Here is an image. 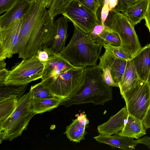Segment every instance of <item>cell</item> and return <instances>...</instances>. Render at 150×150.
<instances>
[{"instance_id":"9","label":"cell","mask_w":150,"mask_h":150,"mask_svg":"<svg viewBox=\"0 0 150 150\" xmlns=\"http://www.w3.org/2000/svg\"><path fill=\"white\" fill-rule=\"evenodd\" d=\"M43 0H32L30 8L23 18L18 44L14 54L23 52L34 28L47 10Z\"/></svg>"},{"instance_id":"19","label":"cell","mask_w":150,"mask_h":150,"mask_svg":"<svg viewBox=\"0 0 150 150\" xmlns=\"http://www.w3.org/2000/svg\"><path fill=\"white\" fill-rule=\"evenodd\" d=\"M68 20L64 16L59 18L54 21L55 29L54 40L52 50L57 53H60L65 48L68 34Z\"/></svg>"},{"instance_id":"11","label":"cell","mask_w":150,"mask_h":150,"mask_svg":"<svg viewBox=\"0 0 150 150\" xmlns=\"http://www.w3.org/2000/svg\"><path fill=\"white\" fill-rule=\"evenodd\" d=\"M23 18L16 21L9 26L0 29V61L10 58L14 54Z\"/></svg>"},{"instance_id":"39","label":"cell","mask_w":150,"mask_h":150,"mask_svg":"<svg viewBox=\"0 0 150 150\" xmlns=\"http://www.w3.org/2000/svg\"><path fill=\"white\" fill-rule=\"evenodd\" d=\"M143 123L146 129L150 128V108L143 121Z\"/></svg>"},{"instance_id":"42","label":"cell","mask_w":150,"mask_h":150,"mask_svg":"<svg viewBox=\"0 0 150 150\" xmlns=\"http://www.w3.org/2000/svg\"><path fill=\"white\" fill-rule=\"evenodd\" d=\"M6 65L4 60L0 61V70L5 68Z\"/></svg>"},{"instance_id":"10","label":"cell","mask_w":150,"mask_h":150,"mask_svg":"<svg viewBox=\"0 0 150 150\" xmlns=\"http://www.w3.org/2000/svg\"><path fill=\"white\" fill-rule=\"evenodd\" d=\"M62 15L83 32H91L95 25L101 23L98 16L77 0H74Z\"/></svg>"},{"instance_id":"33","label":"cell","mask_w":150,"mask_h":150,"mask_svg":"<svg viewBox=\"0 0 150 150\" xmlns=\"http://www.w3.org/2000/svg\"><path fill=\"white\" fill-rule=\"evenodd\" d=\"M102 70L103 71L102 75L103 79L108 85L111 87H119L118 84L113 81L110 69L109 67L105 68Z\"/></svg>"},{"instance_id":"21","label":"cell","mask_w":150,"mask_h":150,"mask_svg":"<svg viewBox=\"0 0 150 150\" xmlns=\"http://www.w3.org/2000/svg\"><path fill=\"white\" fill-rule=\"evenodd\" d=\"M149 0H138L130 6L123 13L134 25L144 19L146 15Z\"/></svg>"},{"instance_id":"26","label":"cell","mask_w":150,"mask_h":150,"mask_svg":"<svg viewBox=\"0 0 150 150\" xmlns=\"http://www.w3.org/2000/svg\"><path fill=\"white\" fill-rule=\"evenodd\" d=\"M74 0H52L48 10L51 17L53 18L64 12L71 2Z\"/></svg>"},{"instance_id":"18","label":"cell","mask_w":150,"mask_h":150,"mask_svg":"<svg viewBox=\"0 0 150 150\" xmlns=\"http://www.w3.org/2000/svg\"><path fill=\"white\" fill-rule=\"evenodd\" d=\"M93 138L100 143L124 150H134L137 145L134 142L133 138L120 135L119 134L109 136L99 134Z\"/></svg>"},{"instance_id":"7","label":"cell","mask_w":150,"mask_h":150,"mask_svg":"<svg viewBox=\"0 0 150 150\" xmlns=\"http://www.w3.org/2000/svg\"><path fill=\"white\" fill-rule=\"evenodd\" d=\"M121 95L125 101L128 114L143 122L150 108V89L147 82L138 79Z\"/></svg>"},{"instance_id":"22","label":"cell","mask_w":150,"mask_h":150,"mask_svg":"<svg viewBox=\"0 0 150 150\" xmlns=\"http://www.w3.org/2000/svg\"><path fill=\"white\" fill-rule=\"evenodd\" d=\"M139 79L135 68L131 59L127 60L126 68L119 85L121 95L129 89Z\"/></svg>"},{"instance_id":"41","label":"cell","mask_w":150,"mask_h":150,"mask_svg":"<svg viewBox=\"0 0 150 150\" xmlns=\"http://www.w3.org/2000/svg\"><path fill=\"white\" fill-rule=\"evenodd\" d=\"M47 8H49L51 5L52 0H43Z\"/></svg>"},{"instance_id":"12","label":"cell","mask_w":150,"mask_h":150,"mask_svg":"<svg viewBox=\"0 0 150 150\" xmlns=\"http://www.w3.org/2000/svg\"><path fill=\"white\" fill-rule=\"evenodd\" d=\"M98 65L101 70L108 67L110 70L113 81L118 85L121 80L126 66L127 60L116 56L112 52L105 49L103 54L100 57Z\"/></svg>"},{"instance_id":"37","label":"cell","mask_w":150,"mask_h":150,"mask_svg":"<svg viewBox=\"0 0 150 150\" xmlns=\"http://www.w3.org/2000/svg\"><path fill=\"white\" fill-rule=\"evenodd\" d=\"M144 19L145 20V25L148 29L150 33V0H149L148 8Z\"/></svg>"},{"instance_id":"29","label":"cell","mask_w":150,"mask_h":150,"mask_svg":"<svg viewBox=\"0 0 150 150\" xmlns=\"http://www.w3.org/2000/svg\"><path fill=\"white\" fill-rule=\"evenodd\" d=\"M105 49H107L112 52L116 56L127 60L130 59L132 58L129 54L120 46H115L108 44H105L103 45Z\"/></svg>"},{"instance_id":"20","label":"cell","mask_w":150,"mask_h":150,"mask_svg":"<svg viewBox=\"0 0 150 150\" xmlns=\"http://www.w3.org/2000/svg\"><path fill=\"white\" fill-rule=\"evenodd\" d=\"M146 133L143 122L135 116L128 114L124 127L119 134L138 139Z\"/></svg>"},{"instance_id":"34","label":"cell","mask_w":150,"mask_h":150,"mask_svg":"<svg viewBox=\"0 0 150 150\" xmlns=\"http://www.w3.org/2000/svg\"><path fill=\"white\" fill-rule=\"evenodd\" d=\"M138 0H117V4L115 8L122 13L127 9Z\"/></svg>"},{"instance_id":"3","label":"cell","mask_w":150,"mask_h":150,"mask_svg":"<svg viewBox=\"0 0 150 150\" xmlns=\"http://www.w3.org/2000/svg\"><path fill=\"white\" fill-rule=\"evenodd\" d=\"M31 98L30 91L21 96L12 114L0 124L1 143L3 140L12 141L27 129L30 120L35 115L31 109Z\"/></svg>"},{"instance_id":"15","label":"cell","mask_w":150,"mask_h":150,"mask_svg":"<svg viewBox=\"0 0 150 150\" xmlns=\"http://www.w3.org/2000/svg\"><path fill=\"white\" fill-rule=\"evenodd\" d=\"M32 0H18L10 9L0 16V29L5 28L21 18L29 10Z\"/></svg>"},{"instance_id":"2","label":"cell","mask_w":150,"mask_h":150,"mask_svg":"<svg viewBox=\"0 0 150 150\" xmlns=\"http://www.w3.org/2000/svg\"><path fill=\"white\" fill-rule=\"evenodd\" d=\"M74 26L69 42L59 54L75 67L96 66L103 45L96 43L90 33H85Z\"/></svg>"},{"instance_id":"31","label":"cell","mask_w":150,"mask_h":150,"mask_svg":"<svg viewBox=\"0 0 150 150\" xmlns=\"http://www.w3.org/2000/svg\"><path fill=\"white\" fill-rule=\"evenodd\" d=\"M105 26L101 23L96 24L92 31L90 32L91 37L95 42L98 44H103L105 43L100 39L99 35L103 30Z\"/></svg>"},{"instance_id":"27","label":"cell","mask_w":150,"mask_h":150,"mask_svg":"<svg viewBox=\"0 0 150 150\" xmlns=\"http://www.w3.org/2000/svg\"><path fill=\"white\" fill-rule=\"evenodd\" d=\"M100 40L105 44L120 46L121 41L119 35L105 26V28L99 35Z\"/></svg>"},{"instance_id":"6","label":"cell","mask_w":150,"mask_h":150,"mask_svg":"<svg viewBox=\"0 0 150 150\" xmlns=\"http://www.w3.org/2000/svg\"><path fill=\"white\" fill-rule=\"evenodd\" d=\"M54 22L47 10L34 28L19 58L28 59L35 55L39 50L52 47L55 34Z\"/></svg>"},{"instance_id":"14","label":"cell","mask_w":150,"mask_h":150,"mask_svg":"<svg viewBox=\"0 0 150 150\" xmlns=\"http://www.w3.org/2000/svg\"><path fill=\"white\" fill-rule=\"evenodd\" d=\"M128 115L126 106L111 117L105 122L99 125L97 130L100 134L109 136L119 134L123 129Z\"/></svg>"},{"instance_id":"17","label":"cell","mask_w":150,"mask_h":150,"mask_svg":"<svg viewBox=\"0 0 150 150\" xmlns=\"http://www.w3.org/2000/svg\"><path fill=\"white\" fill-rule=\"evenodd\" d=\"M75 116L77 118L73 120L72 122L66 127L64 133L70 141L80 142L85 139L84 136L87 133L85 129L89 124V120L83 112Z\"/></svg>"},{"instance_id":"38","label":"cell","mask_w":150,"mask_h":150,"mask_svg":"<svg viewBox=\"0 0 150 150\" xmlns=\"http://www.w3.org/2000/svg\"><path fill=\"white\" fill-rule=\"evenodd\" d=\"M9 71L6 68L0 70V85L4 84Z\"/></svg>"},{"instance_id":"16","label":"cell","mask_w":150,"mask_h":150,"mask_svg":"<svg viewBox=\"0 0 150 150\" xmlns=\"http://www.w3.org/2000/svg\"><path fill=\"white\" fill-rule=\"evenodd\" d=\"M139 79L147 82L150 72V44L142 48L131 59Z\"/></svg>"},{"instance_id":"32","label":"cell","mask_w":150,"mask_h":150,"mask_svg":"<svg viewBox=\"0 0 150 150\" xmlns=\"http://www.w3.org/2000/svg\"><path fill=\"white\" fill-rule=\"evenodd\" d=\"M54 52L51 47H47L38 50L36 54L39 59L43 63L49 60Z\"/></svg>"},{"instance_id":"30","label":"cell","mask_w":150,"mask_h":150,"mask_svg":"<svg viewBox=\"0 0 150 150\" xmlns=\"http://www.w3.org/2000/svg\"><path fill=\"white\" fill-rule=\"evenodd\" d=\"M98 16V10L101 7L99 0H77Z\"/></svg>"},{"instance_id":"25","label":"cell","mask_w":150,"mask_h":150,"mask_svg":"<svg viewBox=\"0 0 150 150\" xmlns=\"http://www.w3.org/2000/svg\"><path fill=\"white\" fill-rule=\"evenodd\" d=\"M18 99L16 97L0 101V124L4 122L15 109Z\"/></svg>"},{"instance_id":"23","label":"cell","mask_w":150,"mask_h":150,"mask_svg":"<svg viewBox=\"0 0 150 150\" xmlns=\"http://www.w3.org/2000/svg\"><path fill=\"white\" fill-rule=\"evenodd\" d=\"M63 99L59 98H31V107L35 114L50 111L60 105Z\"/></svg>"},{"instance_id":"24","label":"cell","mask_w":150,"mask_h":150,"mask_svg":"<svg viewBox=\"0 0 150 150\" xmlns=\"http://www.w3.org/2000/svg\"><path fill=\"white\" fill-rule=\"evenodd\" d=\"M28 85V83L0 85V101L14 97L19 99L25 92Z\"/></svg>"},{"instance_id":"1","label":"cell","mask_w":150,"mask_h":150,"mask_svg":"<svg viewBox=\"0 0 150 150\" xmlns=\"http://www.w3.org/2000/svg\"><path fill=\"white\" fill-rule=\"evenodd\" d=\"M102 74L98 65L85 67L81 85L73 95L63 100L60 105L68 107L89 103L103 105L112 100V87L104 81Z\"/></svg>"},{"instance_id":"44","label":"cell","mask_w":150,"mask_h":150,"mask_svg":"<svg viewBox=\"0 0 150 150\" xmlns=\"http://www.w3.org/2000/svg\"><path fill=\"white\" fill-rule=\"evenodd\" d=\"M101 4V7H102L103 5L105 0H99Z\"/></svg>"},{"instance_id":"4","label":"cell","mask_w":150,"mask_h":150,"mask_svg":"<svg viewBox=\"0 0 150 150\" xmlns=\"http://www.w3.org/2000/svg\"><path fill=\"white\" fill-rule=\"evenodd\" d=\"M104 25L119 36L120 46L133 57L142 48L134 26L127 17L115 8L109 11Z\"/></svg>"},{"instance_id":"35","label":"cell","mask_w":150,"mask_h":150,"mask_svg":"<svg viewBox=\"0 0 150 150\" xmlns=\"http://www.w3.org/2000/svg\"><path fill=\"white\" fill-rule=\"evenodd\" d=\"M18 0H0V14L12 8Z\"/></svg>"},{"instance_id":"36","label":"cell","mask_w":150,"mask_h":150,"mask_svg":"<svg viewBox=\"0 0 150 150\" xmlns=\"http://www.w3.org/2000/svg\"><path fill=\"white\" fill-rule=\"evenodd\" d=\"M109 11L108 0H105L104 5L101 8L100 18L101 23L103 25L108 16Z\"/></svg>"},{"instance_id":"40","label":"cell","mask_w":150,"mask_h":150,"mask_svg":"<svg viewBox=\"0 0 150 150\" xmlns=\"http://www.w3.org/2000/svg\"><path fill=\"white\" fill-rule=\"evenodd\" d=\"M109 11L115 8L117 4V0H108Z\"/></svg>"},{"instance_id":"5","label":"cell","mask_w":150,"mask_h":150,"mask_svg":"<svg viewBox=\"0 0 150 150\" xmlns=\"http://www.w3.org/2000/svg\"><path fill=\"white\" fill-rule=\"evenodd\" d=\"M85 67H76L41 82L54 95L63 100L73 95L80 87Z\"/></svg>"},{"instance_id":"45","label":"cell","mask_w":150,"mask_h":150,"mask_svg":"<svg viewBox=\"0 0 150 150\" xmlns=\"http://www.w3.org/2000/svg\"></svg>"},{"instance_id":"28","label":"cell","mask_w":150,"mask_h":150,"mask_svg":"<svg viewBox=\"0 0 150 150\" xmlns=\"http://www.w3.org/2000/svg\"><path fill=\"white\" fill-rule=\"evenodd\" d=\"M30 91L31 93L32 98H33L42 99L58 98L54 95L48 89L45 88L41 82L31 86Z\"/></svg>"},{"instance_id":"43","label":"cell","mask_w":150,"mask_h":150,"mask_svg":"<svg viewBox=\"0 0 150 150\" xmlns=\"http://www.w3.org/2000/svg\"><path fill=\"white\" fill-rule=\"evenodd\" d=\"M147 82L148 83V85L149 86L150 89V72L149 74Z\"/></svg>"},{"instance_id":"13","label":"cell","mask_w":150,"mask_h":150,"mask_svg":"<svg viewBox=\"0 0 150 150\" xmlns=\"http://www.w3.org/2000/svg\"><path fill=\"white\" fill-rule=\"evenodd\" d=\"M43 63L44 67L42 81L76 67L71 65L59 53L55 52L49 60Z\"/></svg>"},{"instance_id":"8","label":"cell","mask_w":150,"mask_h":150,"mask_svg":"<svg viewBox=\"0 0 150 150\" xmlns=\"http://www.w3.org/2000/svg\"><path fill=\"white\" fill-rule=\"evenodd\" d=\"M44 67L36 54L23 59L9 71L4 84H24L41 79Z\"/></svg>"}]
</instances>
